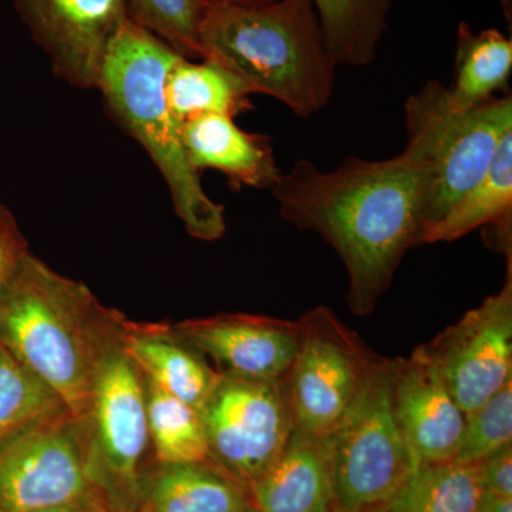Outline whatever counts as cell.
<instances>
[{
  "mask_svg": "<svg viewBox=\"0 0 512 512\" xmlns=\"http://www.w3.org/2000/svg\"><path fill=\"white\" fill-rule=\"evenodd\" d=\"M427 165L410 148L387 160L349 157L333 171L298 160L272 188L281 217L328 242L349 276L346 302L375 311L427 222Z\"/></svg>",
  "mask_w": 512,
  "mask_h": 512,
  "instance_id": "6da1fadb",
  "label": "cell"
},
{
  "mask_svg": "<svg viewBox=\"0 0 512 512\" xmlns=\"http://www.w3.org/2000/svg\"><path fill=\"white\" fill-rule=\"evenodd\" d=\"M126 318L83 282L29 254L0 285V345L86 419L107 350Z\"/></svg>",
  "mask_w": 512,
  "mask_h": 512,
  "instance_id": "7a4b0ae2",
  "label": "cell"
},
{
  "mask_svg": "<svg viewBox=\"0 0 512 512\" xmlns=\"http://www.w3.org/2000/svg\"><path fill=\"white\" fill-rule=\"evenodd\" d=\"M200 42L202 59L221 63L255 93L282 101L296 116L311 117L332 99L339 66L313 0L210 3Z\"/></svg>",
  "mask_w": 512,
  "mask_h": 512,
  "instance_id": "3957f363",
  "label": "cell"
},
{
  "mask_svg": "<svg viewBox=\"0 0 512 512\" xmlns=\"http://www.w3.org/2000/svg\"><path fill=\"white\" fill-rule=\"evenodd\" d=\"M163 39L128 18L110 40L99 86L113 116L147 151L164 177L175 214L191 237H224L225 208L208 197L185 151L183 124L168 107L165 80L183 59Z\"/></svg>",
  "mask_w": 512,
  "mask_h": 512,
  "instance_id": "277c9868",
  "label": "cell"
},
{
  "mask_svg": "<svg viewBox=\"0 0 512 512\" xmlns=\"http://www.w3.org/2000/svg\"><path fill=\"white\" fill-rule=\"evenodd\" d=\"M404 121L406 147L427 165L426 231L487 171L498 144L512 131V99L494 97L458 110L448 101L447 87L430 80L407 99Z\"/></svg>",
  "mask_w": 512,
  "mask_h": 512,
  "instance_id": "5b68a950",
  "label": "cell"
},
{
  "mask_svg": "<svg viewBox=\"0 0 512 512\" xmlns=\"http://www.w3.org/2000/svg\"><path fill=\"white\" fill-rule=\"evenodd\" d=\"M394 359L379 356L362 390L326 436L333 512L386 507L414 468L393 407Z\"/></svg>",
  "mask_w": 512,
  "mask_h": 512,
  "instance_id": "8992f818",
  "label": "cell"
},
{
  "mask_svg": "<svg viewBox=\"0 0 512 512\" xmlns=\"http://www.w3.org/2000/svg\"><path fill=\"white\" fill-rule=\"evenodd\" d=\"M86 421V473L94 501L104 512L143 511L151 446L146 387L124 348V332L101 362Z\"/></svg>",
  "mask_w": 512,
  "mask_h": 512,
  "instance_id": "52a82bcc",
  "label": "cell"
},
{
  "mask_svg": "<svg viewBox=\"0 0 512 512\" xmlns=\"http://www.w3.org/2000/svg\"><path fill=\"white\" fill-rule=\"evenodd\" d=\"M200 413L211 463L248 490L295 430L289 377L254 382L221 376Z\"/></svg>",
  "mask_w": 512,
  "mask_h": 512,
  "instance_id": "ba28073f",
  "label": "cell"
},
{
  "mask_svg": "<svg viewBox=\"0 0 512 512\" xmlns=\"http://www.w3.org/2000/svg\"><path fill=\"white\" fill-rule=\"evenodd\" d=\"M87 450V421L69 409L40 420L3 444L0 512H33L72 504L101 510L87 480Z\"/></svg>",
  "mask_w": 512,
  "mask_h": 512,
  "instance_id": "9c48e42d",
  "label": "cell"
},
{
  "mask_svg": "<svg viewBox=\"0 0 512 512\" xmlns=\"http://www.w3.org/2000/svg\"><path fill=\"white\" fill-rule=\"evenodd\" d=\"M298 322L301 340L289 376L293 420L303 433L326 437L355 402L379 355L326 306Z\"/></svg>",
  "mask_w": 512,
  "mask_h": 512,
  "instance_id": "30bf717a",
  "label": "cell"
},
{
  "mask_svg": "<svg viewBox=\"0 0 512 512\" xmlns=\"http://www.w3.org/2000/svg\"><path fill=\"white\" fill-rule=\"evenodd\" d=\"M508 261L507 281L497 295L417 348L466 416L512 383V256Z\"/></svg>",
  "mask_w": 512,
  "mask_h": 512,
  "instance_id": "8fae6325",
  "label": "cell"
},
{
  "mask_svg": "<svg viewBox=\"0 0 512 512\" xmlns=\"http://www.w3.org/2000/svg\"><path fill=\"white\" fill-rule=\"evenodd\" d=\"M57 77L97 89L110 40L130 15L126 0H13Z\"/></svg>",
  "mask_w": 512,
  "mask_h": 512,
  "instance_id": "7c38bea8",
  "label": "cell"
},
{
  "mask_svg": "<svg viewBox=\"0 0 512 512\" xmlns=\"http://www.w3.org/2000/svg\"><path fill=\"white\" fill-rule=\"evenodd\" d=\"M171 333L214 363L222 377L276 382L291 376L298 356V320L221 313L170 325Z\"/></svg>",
  "mask_w": 512,
  "mask_h": 512,
  "instance_id": "4fadbf2b",
  "label": "cell"
},
{
  "mask_svg": "<svg viewBox=\"0 0 512 512\" xmlns=\"http://www.w3.org/2000/svg\"><path fill=\"white\" fill-rule=\"evenodd\" d=\"M393 407L414 467L454 460L466 414L417 349L407 359H394Z\"/></svg>",
  "mask_w": 512,
  "mask_h": 512,
  "instance_id": "5bb4252c",
  "label": "cell"
},
{
  "mask_svg": "<svg viewBox=\"0 0 512 512\" xmlns=\"http://www.w3.org/2000/svg\"><path fill=\"white\" fill-rule=\"evenodd\" d=\"M183 141L195 171H220L232 187L272 190L282 174L271 138L242 130L232 117L208 114L185 121Z\"/></svg>",
  "mask_w": 512,
  "mask_h": 512,
  "instance_id": "9a60e30c",
  "label": "cell"
},
{
  "mask_svg": "<svg viewBox=\"0 0 512 512\" xmlns=\"http://www.w3.org/2000/svg\"><path fill=\"white\" fill-rule=\"evenodd\" d=\"M249 494L261 512H333L325 437L295 427L282 453Z\"/></svg>",
  "mask_w": 512,
  "mask_h": 512,
  "instance_id": "2e32d148",
  "label": "cell"
},
{
  "mask_svg": "<svg viewBox=\"0 0 512 512\" xmlns=\"http://www.w3.org/2000/svg\"><path fill=\"white\" fill-rule=\"evenodd\" d=\"M124 348L148 380L198 412L220 382V373L200 352L174 336L170 325L127 319Z\"/></svg>",
  "mask_w": 512,
  "mask_h": 512,
  "instance_id": "e0dca14e",
  "label": "cell"
},
{
  "mask_svg": "<svg viewBox=\"0 0 512 512\" xmlns=\"http://www.w3.org/2000/svg\"><path fill=\"white\" fill-rule=\"evenodd\" d=\"M251 494L211 461L158 464L147 471L141 512H245Z\"/></svg>",
  "mask_w": 512,
  "mask_h": 512,
  "instance_id": "ac0fdd59",
  "label": "cell"
},
{
  "mask_svg": "<svg viewBox=\"0 0 512 512\" xmlns=\"http://www.w3.org/2000/svg\"><path fill=\"white\" fill-rule=\"evenodd\" d=\"M512 214V131L498 144L487 171L446 212L431 224L421 237V245L453 242L466 237L474 229L494 225L501 248L511 247Z\"/></svg>",
  "mask_w": 512,
  "mask_h": 512,
  "instance_id": "d6986e66",
  "label": "cell"
},
{
  "mask_svg": "<svg viewBox=\"0 0 512 512\" xmlns=\"http://www.w3.org/2000/svg\"><path fill=\"white\" fill-rule=\"evenodd\" d=\"M251 94L254 89L242 77L211 59L183 57L165 80V99L181 124L208 114L235 119L254 109Z\"/></svg>",
  "mask_w": 512,
  "mask_h": 512,
  "instance_id": "ffe728a7",
  "label": "cell"
},
{
  "mask_svg": "<svg viewBox=\"0 0 512 512\" xmlns=\"http://www.w3.org/2000/svg\"><path fill=\"white\" fill-rule=\"evenodd\" d=\"M512 72V42L500 30L474 33L460 23L457 35L456 76L447 87L454 109L466 110L494 99L508 86Z\"/></svg>",
  "mask_w": 512,
  "mask_h": 512,
  "instance_id": "44dd1931",
  "label": "cell"
},
{
  "mask_svg": "<svg viewBox=\"0 0 512 512\" xmlns=\"http://www.w3.org/2000/svg\"><path fill=\"white\" fill-rule=\"evenodd\" d=\"M338 66L363 67L376 59L389 28L393 0H313Z\"/></svg>",
  "mask_w": 512,
  "mask_h": 512,
  "instance_id": "7402d4cb",
  "label": "cell"
},
{
  "mask_svg": "<svg viewBox=\"0 0 512 512\" xmlns=\"http://www.w3.org/2000/svg\"><path fill=\"white\" fill-rule=\"evenodd\" d=\"M481 493L476 464H420L386 504V510L476 512Z\"/></svg>",
  "mask_w": 512,
  "mask_h": 512,
  "instance_id": "603a6c76",
  "label": "cell"
},
{
  "mask_svg": "<svg viewBox=\"0 0 512 512\" xmlns=\"http://www.w3.org/2000/svg\"><path fill=\"white\" fill-rule=\"evenodd\" d=\"M143 373V372H141ZM148 433L158 464L210 461L201 413L144 376Z\"/></svg>",
  "mask_w": 512,
  "mask_h": 512,
  "instance_id": "cb8c5ba5",
  "label": "cell"
},
{
  "mask_svg": "<svg viewBox=\"0 0 512 512\" xmlns=\"http://www.w3.org/2000/svg\"><path fill=\"white\" fill-rule=\"evenodd\" d=\"M63 409V400L0 345V447Z\"/></svg>",
  "mask_w": 512,
  "mask_h": 512,
  "instance_id": "d4e9b609",
  "label": "cell"
},
{
  "mask_svg": "<svg viewBox=\"0 0 512 512\" xmlns=\"http://www.w3.org/2000/svg\"><path fill=\"white\" fill-rule=\"evenodd\" d=\"M128 15L185 59H202L200 30L210 0H126Z\"/></svg>",
  "mask_w": 512,
  "mask_h": 512,
  "instance_id": "484cf974",
  "label": "cell"
},
{
  "mask_svg": "<svg viewBox=\"0 0 512 512\" xmlns=\"http://www.w3.org/2000/svg\"><path fill=\"white\" fill-rule=\"evenodd\" d=\"M512 444V383L466 416L463 437L453 461L476 464Z\"/></svg>",
  "mask_w": 512,
  "mask_h": 512,
  "instance_id": "4316f807",
  "label": "cell"
},
{
  "mask_svg": "<svg viewBox=\"0 0 512 512\" xmlns=\"http://www.w3.org/2000/svg\"><path fill=\"white\" fill-rule=\"evenodd\" d=\"M476 467L483 493L512 498V444L488 454Z\"/></svg>",
  "mask_w": 512,
  "mask_h": 512,
  "instance_id": "83f0119b",
  "label": "cell"
},
{
  "mask_svg": "<svg viewBox=\"0 0 512 512\" xmlns=\"http://www.w3.org/2000/svg\"><path fill=\"white\" fill-rule=\"evenodd\" d=\"M29 252L28 241L20 231L15 215L0 202V285Z\"/></svg>",
  "mask_w": 512,
  "mask_h": 512,
  "instance_id": "f1b7e54d",
  "label": "cell"
},
{
  "mask_svg": "<svg viewBox=\"0 0 512 512\" xmlns=\"http://www.w3.org/2000/svg\"><path fill=\"white\" fill-rule=\"evenodd\" d=\"M476 512H512V498L481 493Z\"/></svg>",
  "mask_w": 512,
  "mask_h": 512,
  "instance_id": "f546056e",
  "label": "cell"
},
{
  "mask_svg": "<svg viewBox=\"0 0 512 512\" xmlns=\"http://www.w3.org/2000/svg\"><path fill=\"white\" fill-rule=\"evenodd\" d=\"M33 512H103L93 505L72 504V505H59V507L43 508Z\"/></svg>",
  "mask_w": 512,
  "mask_h": 512,
  "instance_id": "4dcf8cb0",
  "label": "cell"
},
{
  "mask_svg": "<svg viewBox=\"0 0 512 512\" xmlns=\"http://www.w3.org/2000/svg\"><path fill=\"white\" fill-rule=\"evenodd\" d=\"M211 3H229V5L239 6H264L276 0H210Z\"/></svg>",
  "mask_w": 512,
  "mask_h": 512,
  "instance_id": "1f68e13d",
  "label": "cell"
},
{
  "mask_svg": "<svg viewBox=\"0 0 512 512\" xmlns=\"http://www.w3.org/2000/svg\"><path fill=\"white\" fill-rule=\"evenodd\" d=\"M366 512H387V510H386V507H382V508H376V510L366 511Z\"/></svg>",
  "mask_w": 512,
  "mask_h": 512,
  "instance_id": "d6a6232c",
  "label": "cell"
},
{
  "mask_svg": "<svg viewBox=\"0 0 512 512\" xmlns=\"http://www.w3.org/2000/svg\"><path fill=\"white\" fill-rule=\"evenodd\" d=\"M245 512H261L259 510H256V508L254 507V505H252V507H249L247 511Z\"/></svg>",
  "mask_w": 512,
  "mask_h": 512,
  "instance_id": "836d02e7",
  "label": "cell"
}]
</instances>
